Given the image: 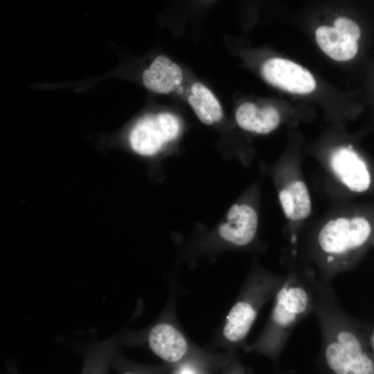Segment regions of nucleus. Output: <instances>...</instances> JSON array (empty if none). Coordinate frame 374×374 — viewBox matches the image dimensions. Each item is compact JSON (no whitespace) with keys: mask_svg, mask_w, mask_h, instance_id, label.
Listing matches in <instances>:
<instances>
[{"mask_svg":"<svg viewBox=\"0 0 374 374\" xmlns=\"http://www.w3.org/2000/svg\"><path fill=\"white\" fill-rule=\"evenodd\" d=\"M141 80L147 89L156 93L170 94L180 89L184 73L177 63L160 55L143 71Z\"/></svg>","mask_w":374,"mask_h":374,"instance_id":"1a4fd4ad","label":"nucleus"},{"mask_svg":"<svg viewBox=\"0 0 374 374\" xmlns=\"http://www.w3.org/2000/svg\"><path fill=\"white\" fill-rule=\"evenodd\" d=\"M325 281L308 270L290 272L275 295L265 331L253 348L278 361L297 323L314 313Z\"/></svg>","mask_w":374,"mask_h":374,"instance_id":"f03ea898","label":"nucleus"},{"mask_svg":"<svg viewBox=\"0 0 374 374\" xmlns=\"http://www.w3.org/2000/svg\"><path fill=\"white\" fill-rule=\"evenodd\" d=\"M261 72L267 82L290 93L305 94L316 88V81L308 69L286 59L274 57L267 60Z\"/></svg>","mask_w":374,"mask_h":374,"instance_id":"423d86ee","label":"nucleus"},{"mask_svg":"<svg viewBox=\"0 0 374 374\" xmlns=\"http://www.w3.org/2000/svg\"><path fill=\"white\" fill-rule=\"evenodd\" d=\"M231 374H240V373H233Z\"/></svg>","mask_w":374,"mask_h":374,"instance_id":"a211bd4d","label":"nucleus"},{"mask_svg":"<svg viewBox=\"0 0 374 374\" xmlns=\"http://www.w3.org/2000/svg\"><path fill=\"white\" fill-rule=\"evenodd\" d=\"M371 233V224L363 217L341 216L328 221L319 231L313 247L315 261L321 269L319 278L330 281L349 267Z\"/></svg>","mask_w":374,"mask_h":374,"instance_id":"7ed1b4c3","label":"nucleus"},{"mask_svg":"<svg viewBox=\"0 0 374 374\" xmlns=\"http://www.w3.org/2000/svg\"><path fill=\"white\" fill-rule=\"evenodd\" d=\"M235 118L242 130L260 134L274 131L279 125V112L273 106L258 107L255 104L246 102L236 109Z\"/></svg>","mask_w":374,"mask_h":374,"instance_id":"9b49d317","label":"nucleus"},{"mask_svg":"<svg viewBox=\"0 0 374 374\" xmlns=\"http://www.w3.org/2000/svg\"><path fill=\"white\" fill-rule=\"evenodd\" d=\"M321 335V360L329 374H374V355L359 324L325 281L314 312Z\"/></svg>","mask_w":374,"mask_h":374,"instance_id":"f257e3e1","label":"nucleus"},{"mask_svg":"<svg viewBox=\"0 0 374 374\" xmlns=\"http://www.w3.org/2000/svg\"><path fill=\"white\" fill-rule=\"evenodd\" d=\"M284 280V277L262 276L252 280L246 294L235 303L226 317L223 334L229 341L239 343L247 337L260 306L276 295Z\"/></svg>","mask_w":374,"mask_h":374,"instance_id":"20e7f679","label":"nucleus"},{"mask_svg":"<svg viewBox=\"0 0 374 374\" xmlns=\"http://www.w3.org/2000/svg\"><path fill=\"white\" fill-rule=\"evenodd\" d=\"M186 96L188 103L203 123L211 125L223 118L219 100L202 83L194 82L188 88Z\"/></svg>","mask_w":374,"mask_h":374,"instance_id":"4468645a","label":"nucleus"},{"mask_svg":"<svg viewBox=\"0 0 374 374\" xmlns=\"http://www.w3.org/2000/svg\"><path fill=\"white\" fill-rule=\"evenodd\" d=\"M334 27L357 42L360 37L361 32L359 27L354 21L347 17H339L337 18L334 21Z\"/></svg>","mask_w":374,"mask_h":374,"instance_id":"2eb2a0df","label":"nucleus"},{"mask_svg":"<svg viewBox=\"0 0 374 374\" xmlns=\"http://www.w3.org/2000/svg\"><path fill=\"white\" fill-rule=\"evenodd\" d=\"M148 342L155 355L170 363L181 360L188 350L184 337L168 323L161 322L154 325L149 332Z\"/></svg>","mask_w":374,"mask_h":374,"instance_id":"9d476101","label":"nucleus"},{"mask_svg":"<svg viewBox=\"0 0 374 374\" xmlns=\"http://www.w3.org/2000/svg\"><path fill=\"white\" fill-rule=\"evenodd\" d=\"M286 374H287V373H286Z\"/></svg>","mask_w":374,"mask_h":374,"instance_id":"6ab92c4d","label":"nucleus"},{"mask_svg":"<svg viewBox=\"0 0 374 374\" xmlns=\"http://www.w3.org/2000/svg\"><path fill=\"white\" fill-rule=\"evenodd\" d=\"M258 225L256 210L248 204H233L227 213L226 222L219 227V234L233 244L244 247L254 239Z\"/></svg>","mask_w":374,"mask_h":374,"instance_id":"6e6552de","label":"nucleus"},{"mask_svg":"<svg viewBox=\"0 0 374 374\" xmlns=\"http://www.w3.org/2000/svg\"><path fill=\"white\" fill-rule=\"evenodd\" d=\"M181 130L179 118L170 112L149 114L140 118L131 129V148L142 156L158 153L168 142L175 139Z\"/></svg>","mask_w":374,"mask_h":374,"instance_id":"39448f33","label":"nucleus"},{"mask_svg":"<svg viewBox=\"0 0 374 374\" xmlns=\"http://www.w3.org/2000/svg\"><path fill=\"white\" fill-rule=\"evenodd\" d=\"M329 163L332 173L350 190L362 193L369 188L371 175L367 166L351 145L334 150Z\"/></svg>","mask_w":374,"mask_h":374,"instance_id":"0eeeda50","label":"nucleus"},{"mask_svg":"<svg viewBox=\"0 0 374 374\" xmlns=\"http://www.w3.org/2000/svg\"><path fill=\"white\" fill-rule=\"evenodd\" d=\"M123 374H135V373H131V372H126V373H125Z\"/></svg>","mask_w":374,"mask_h":374,"instance_id":"f3484780","label":"nucleus"},{"mask_svg":"<svg viewBox=\"0 0 374 374\" xmlns=\"http://www.w3.org/2000/svg\"><path fill=\"white\" fill-rule=\"evenodd\" d=\"M278 199L284 215L290 220H303L310 215L311 197L305 183L302 180L287 183L278 191Z\"/></svg>","mask_w":374,"mask_h":374,"instance_id":"f8f14e48","label":"nucleus"},{"mask_svg":"<svg viewBox=\"0 0 374 374\" xmlns=\"http://www.w3.org/2000/svg\"><path fill=\"white\" fill-rule=\"evenodd\" d=\"M316 41L320 48L337 61L353 58L358 50L357 42L332 26H319L315 32Z\"/></svg>","mask_w":374,"mask_h":374,"instance_id":"ddd939ff","label":"nucleus"},{"mask_svg":"<svg viewBox=\"0 0 374 374\" xmlns=\"http://www.w3.org/2000/svg\"><path fill=\"white\" fill-rule=\"evenodd\" d=\"M178 374H197V372L191 367L184 366L179 369Z\"/></svg>","mask_w":374,"mask_h":374,"instance_id":"dca6fc26","label":"nucleus"}]
</instances>
